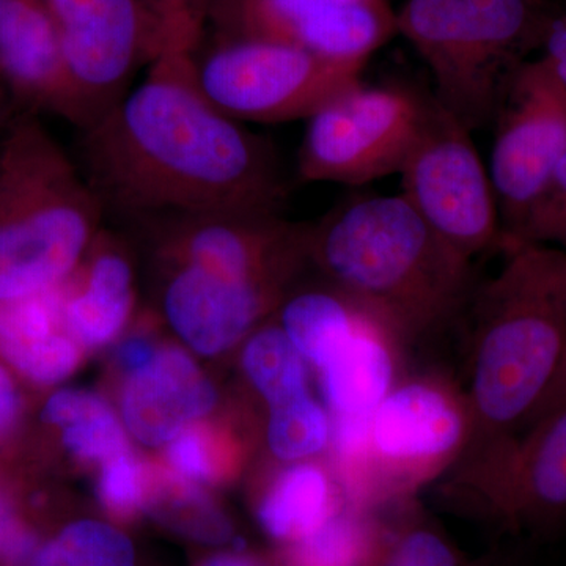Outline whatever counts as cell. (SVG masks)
Here are the masks:
<instances>
[{
    "label": "cell",
    "instance_id": "6da1fadb",
    "mask_svg": "<svg viewBox=\"0 0 566 566\" xmlns=\"http://www.w3.org/2000/svg\"><path fill=\"white\" fill-rule=\"evenodd\" d=\"M80 148L104 211L279 216L286 200L274 148L205 98L192 51L153 59L136 87L81 129Z\"/></svg>",
    "mask_w": 566,
    "mask_h": 566
},
{
    "label": "cell",
    "instance_id": "7a4b0ae2",
    "mask_svg": "<svg viewBox=\"0 0 566 566\" xmlns=\"http://www.w3.org/2000/svg\"><path fill=\"white\" fill-rule=\"evenodd\" d=\"M504 264L475 296L471 430L460 465L515 438L557 374L566 338V252L504 237Z\"/></svg>",
    "mask_w": 566,
    "mask_h": 566
},
{
    "label": "cell",
    "instance_id": "3957f363",
    "mask_svg": "<svg viewBox=\"0 0 566 566\" xmlns=\"http://www.w3.org/2000/svg\"><path fill=\"white\" fill-rule=\"evenodd\" d=\"M308 256L397 345L446 326L471 297V263L398 196L353 197L308 230Z\"/></svg>",
    "mask_w": 566,
    "mask_h": 566
},
{
    "label": "cell",
    "instance_id": "277c9868",
    "mask_svg": "<svg viewBox=\"0 0 566 566\" xmlns=\"http://www.w3.org/2000/svg\"><path fill=\"white\" fill-rule=\"evenodd\" d=\"M104 212L80 164L43 126L14 123L0 145V304L69 281Z\"/></svg>",
    "mask_w": 566,
    "mask_h": 566
},
{
    "label": "cell",
    "instance_id": "5b68a950",
    "mask_svg": "<svg viewBox=\"0 0 566 566\" xmlns=\"http://www.w3.org/2000/svg\"><path fill=\"white\" fill-rule=\"evenodd\" d=\"M395 14L397 33L431 71L436 102L472 133L494 120L521 57L551 21L543 0H405Z\"/></svg>",
    "mask_w": 566,
    "mask_h": 566
},
{
    "label": "cell",
    "instance_id": "8992f818",
    "mask_svg": "<svg viewBox=\"0 0 566 566\" xmlns=\"http://www.w3.org/2000/svg\"><path fill=\"white\" fill-rule=\"evenodd\" d=\"M193 77L205 98L245 123L307 120L345 91L367 63L335 61L274 41L226 36L202 57Z\"/></svg>",
    "mask_w": 566,
    "mask_h": 566
},
{
    "label": "cell",
    "instance_id": "52a82bcc",
    "mask_svg": "<svg viewBox=\"0 0 566 566\" xmlns=\"http://www.w3.org/2000/svg\"><path fill=\"white\" fill-rule=\"evenodd\" d=\"M430 99L403 85L354 82L307 118L297 178L363 186L400 174Z\"/></svg>",
    "mask_w": 566,
    "mask_h": 566
},
{
    "label": "cell",
    "instance_id": "ba28073f",
    "mask_svg": "<svg viewBox=\"0 0 566 566\" xmlns=\"http://www.w3.org/2000/svg\"><path fill=\"white\" fill-rule=\"evenodd\" d=\"M398 175L405 199L453 251L469 262L501 251L505 234L490 172L471 129L434 96Z\"/></svg>",
    "mask_w": 566,
    "mask_h": 566
},
{
    "label": "cell",
    "instance_id": "9c48e42d",
    "mask_svg": "<svg viewBox=\"0 0 566 566\" xmlns=\"http://www.w3.org/2000/svg\"><path fill=\"white\" fill-rule=\"evenodd\" d=\"M63 61L80 104L82 125H91L129 91L137 62L164 50L158 22L144 0H44Z\"/></svg>",
    "mask_w": 566,
    "mask_h": 566
},
{
    "label": "cell",
    "instance_id": "30bf717a",
    "mask_svg": "<svg viewBox=\"0 0 566 566\" xmlns=\"http://www.w3.org/2000/svg\"><path fill=\"white\" fill-rule=\"evenodd\" d=\"M494 120L488 172L504 234H510L566 155V102L539 61L517 66Z\"/></svg>",
    "mask_w": 566,
    "mask_h": 566
},
{
    "label": "cell",
    "instance_id": "8fae6325",
    "mask_svg": "<svg viewBox=\"0 0 566 566\" xmlns=\"http://www.w3.org/2000/svg\"><path fill=\"white\" fill-rule=\"evenodd\" d=\"M458 479L512 531L545 532L566 523V406L461 465Z\"/></svg>",
    "mask_w": 566,
    "mask_h": 566
},
{
    "label": "cell",
    "instance_id": "7c38bea8",
    "mask_svg": "<svg viewBox=\"0 0 566 566\" xmlns=\"http://www.w3.org/2000/svg\"><path fill=\"white\" fill-rule=\"evenodd\" d=\"M471 430L468 401L441 379L420 378L394 386L371 417V476H385L387 491L458 461Z\"/></svg>",
    "mask_w": 566,
    "mask_h": 566
},
{
    "label": "cell",
    "instance_id": "4fadbf2b",
    "mask_svg": "<svg viewBox=\"0 0 566 566\" xmlns=\"http://www.w3.org/2000/svg\"><path fill=\"white\" fill-rule=\"evenodd\" d=\"M226 36L290 44L335 61L367 63L397 35V14L387 6L340 0H222Z\"/></svg>",
    "mask_w": 566,
    "mask_h": 566
},
{
    "label": "cell",
    "instance_id": "5bb4252c",
    "mask_svg": "<svg viewBox=\"0 0 566 566\" xmlns=\"http://www.w3.org/2000/svg\"><path fill=\"white\" fill-rule=\"evenodd\" d=\"M290 275L232 281L181 264L167 283L164 311L197 353L212 356L232 348L279 300Z\"/></svg>",
    "mask_w": 566,
    "mask_h": 566
},
{
    "label": "cell",
    "instance_id": "9a60e30c",
    "mask_svg": "<svg viewBox=\"0 0 566 566\" xmlns=\"http://www.w3.org/2000/svg\"><path fill=\"white\" fill-rule=\"evenodd\" d=\"M0 74L22 102L81 128L57 25L44 0H0Z\"/></svg>",
    "mask_w": 566,
    "mask_h": 566
},
{
    "label": "cell",
    "instance_id": "2e32d148",
    "mask_svg": "<svg viewBox=\"0 0 566 566\" xmlns=\"http://www.w3.org/2000/svg\"><path fill=\"white\" fill-rule=\"evenodd\" d=\"M214 403V387L191 357L178 348H164L126 382L123 417L139 441L159 446Z\"/></svg>",
    "mask_w": 566,
    "mask_h": 566
},
{
    "label": "cell",
    "instance_id": "e0dca14e",
    "mask_svg": "<svg viewBox=\"0 0 566 566\" xmlns=\"http://www.w3.org/2000/svg\"><path fill=\"white\" fill-rule=\"evenodd\" d=\"M0 357L41 386L57 385L80 364V342L63 319V283L28 300L0 304Z\"/></svg>",
    "mask_w": 566,
    "mask_h": 566
},
{
    "label": "cell",
    "instance_id": "ac0fdd59",
    "mask_svg": "<svg viewBox=\"0 0 566 566\" xmlns=\"http://www.w3.org/2000/svg\"><path fill=\"white\" fill-rule=\"evenodd\" d=\"M394 346L390 335L360 308L356 329L319 370L331 417H374L394 389Z\"/></svg>",
    "mask_w": 566,
    "mask_h": 566
},
{
    "label": "cell",
    "instance_id": "d6986e66",
    "mask_svg": "<svg viewBox=\"0 0 566 566\" xmlns=\"http://www.w3.org/2000/svg\"><path fill=\"white\" fill-rule=\"evenodd\" d=\"M133 305V273L122 253L106 249L87 273L63 283V319L82 345L107 344L125 326Z\"/></svg>",
    "mask_w": 566,
    "mask_h": 566
},
{
    "label": "cell",
    "instance_id": "ffe728a7",
    "mask_svg": "<svg viewBox=\"0 0 566 566\" xmlns=\"http://www.w3.org/2000/svg\"><path fill=\"white\" fill-rule=\"evenodd\" d=\"M345 501L323 469L296 464L285 469L263 494L256 520L264 534L285 546L322 526Z\"/></svg>",
    "mask_w": 566,
    "mask_h": 566
},
{
    "label": "cell",
    "instance_id": "44dd1931",
    "mask_svg": "<svg viewBox=\"0 0 566 566\" xmlns=\"http://www.w3.org/2000/svg\"><path fill=\"white\" fill-rule=\"evenodd\" d=\"M142 510L174 532L221 545L232 536V526L219 506L193 483L159 465H140Z\"/></svg>",
    "mask_w": 566,
    "mask_h": 566
},
{
    "label": "cell",
    "instance_id": "7402d4cb",
    "mask_svg": "<svg viewBox=\"0 0 566 566\" xmlns=\"http://www.w3.org/2000/svg\"><path fill=\"white\" fill-rule=\"evenodd\" d=\"M360 307L340 290H311L283 303L281 327L297 353L318 370L348 340Z\"/></svg>",
    "mask_w": 566,
    "mask_h": 566
},
{
    "label": "cell",
    "instance_id": "603a6c76",
    "mask_svg": "<svg viewBox=\"0 0 566 566\" xmlns=\"http://www.w3.org/2000/svg\"><path fill=\"white\" fill-rule=\"evenodd\" d=\"M386 528L345 501L322 526L283 546L281 566H367Z\"/></svg>",
    "mask_w": 566,
    "mask_h": 566
},
{
    "label": "cell",
    "instance_id": "cb8c5ba5",
    "mask_svg": "<svg viewBox=\"0 0 566 566\" xmlns=\"http://www.w3.org/2000/svg\"><path fill=\"white\" fill-rule=\"evenodd\" d=\"M41 420L61 428L62 441L71 453L85 460H102L128 452L125 433L109 406L84 390L52 394L41 411Z\"/></svg>",
    "mask_w": 566,
    "mask_h": 566
},
{
    "label": "cell",
    "instance_id": "d4e9b609",
    "mask_svg": "<svg viewBox=\"0 0 566 566\" xmlns=\"http://www.w3.org/2000/svg\"><path fill=\"white\" fill-rule=\"evenodd\" d=\"M31 566H136V549L120 528L80 520L44 535Z\"/></svg>",
    "mask_w": 566,
    "mask_h": 566
},
{
    "label": "cell",
    "instance_id": "484cf974",
    "mask_svg": "<svg viewBox=\"0 0 566 566\" xmlns=\"http://www.w3.org/2000/svg\"><path fill=\"white\" fill-rule=\"evenodd\" d=\"M245 374L268 406L308 392L303 356L282 327H264L252 335L243 354Z\"/></svg>",
    "mask_w": 566,
    "mask_h": 566
},
{
    "label": "cell",
    "instance_id": "4316f807",
    "mask_svg": "<svg viewBox=\"0 0 566 566\" xmlns=\"http://www.w3.org/2000/svg\"><path fill=\"white\" fill-rule=\"evenodd\" d=\"M331 438V416L311 392L270 406L268 444L282 461L318 455Z\"/></svg>",
    "mask_w": 566,
    "mask_h": 566
},
{
    "label": "cell",
    "instance_id": "83f0119b",
    "mask_svg": "<svg viewBox=\"0 0 566 566\" xmlns=\"http://www.w3.org/2000/svg\"><path fill=\"white\" fill-rule=\"evenodd\" d=\"M464 562L441 528L416 521L387 531L367 566H463Z\"/></svg>",
    "mask_w": 566,
    "mask_h": 566
},
{
    "label": "cell",
    "instance_id": "f1b7e54d",
    "mask_svg": "<svg viewBox=\"0 0 566 566\" xmlns=\"http://www.w3.org/2000/svg\"><path fill=\"white\" fill-rule=\"evenodd\" d=\"M512 240L553 245L566 252V155L512 233Z\"/></svg>",
    "mask_w": 566,
    "mask_h": 566
},
{
    "label": "cell",
    "instance_id": "f546056e",
    "mask_svg": "<svg viewBox=\"0 0 566 566\" xmlns=\"http://www.w3.org/2000/svg\"><path fill=\"white\" fill-rule=\"evenodd\" d=\"M167 455L181 474L205 482L222 479L232 464V453L227 449L226 439L207 424H193L181 430L175 436Z\"/></svg>",
    "mask_w": 566,
    "mask_h": 566
},
{
    "label": "cell",
    "instance_id": "4dcf8cb0",
    "mask_svg": "<svg viewBox=\"0 0 566 566\" xmlns=\"http://www.w3.org/2000/svg\"><path fill=\"white\" fill-rule=\"evenodd\" d=\"M43 536L9 488L0 483V566H31Z\"/></svg>",
    "mask_w": 566,
    "mask_h": 566
},
{
    "label": "cell",
    "instance_id": "1f68e13d",
    "mask_svg": "<svg viewBox=\"0 0 566 566\" xmlns=\"http://www.w3.org/2000/svg\"><path fill=\"white\" fill-rule=\"evenodd\" d=\"M98 493L112 515L129 517L142 509L140 465L128 452L104 463Z\"/></svg>",
    "mask_w": 566,
    "mask_h": 566
},
{
    "label": "cell",
    "instance_id": "d6a6232c",
    "mask_svg": "<svg viewBox=\"0 0 566 566\" xmlns=\"http://www.w3.org/2000/svg\"><path fill=\"white\" fill-rule=\"evenodd\" d=\"M150 13L158 22L164 48L192 50L197 36V20L191 0H150Z\"/></svg>",
    "mask_w": 566,
    "mask_h": 566
},
{
    "label": "cell",
    "instance_id": "836d02e7",
    "mask_svg": "<svg viewBox=\"0 0 566 566\" xmlns=\"http://www.w3.org/2000/svg\"><path fill=\"white\" fill-rule=\"evenodd\" d=\"M543 55L538 59L566 102V11L551 18L542 39Z\"/></svg>",
    "mask_w": 566,
    "mask_h": 566
},
{
    "label": "cell",
    "instance_id": "e575fe53",
    "mask_svg": "<svg viewBox=\"0 0 566 566\" xmlns=\"http://www.w3.org/2000/svg\"><path fill=\"white\" fill-rule=\"evenodd\" d=\"M24 400L7 363H0V444L9 441L20 427Z\"/></svg>",
    "mask_w": 566,
    "mask_h": 566
},
{
    "label": "cell",
    "instance_id": "d590c367",
    "mask_svg": "<svg viewBox=\"0 0 566 566\" xmlns=\"http://www.w3.org/2000/svg\"><path fill=\"white\" fill-rule=\"evenodd\" d=\"M564 406H566V338L557 374L554 376L549 389L546 390L545 397H543L542 401L536 406L534 415L528 417L526 427H524L523 430H526L528 424L536 422V420L549 415V412L556 411L558 408H564Z\"/></svg>",
    "mask_w": 566,
    "mask_h": 566
},
{
    "label": "cell",
    "instance_id": "8d00e7d4",
    "mask_svg": "<svg viewBox=\"0 0 566 566\" xmlns=\"http://www.w3.org/2000/svg\"><path fill=\"white\" fill-rule=\"evenodd\" d=\"M155 354L150 342L134 337L120 345L117 357L123 367L134 374V371L140 370L142 367L150 363Z\"/></svg>",
    "mask_w": 566,
    "mask_h": 566
},
{
    "label": "cell",
    "instance_id": "74e56055",
    "mask_svg": "<svg viewBox=\"0 0 566 566\" xmlns=\"http://www.w3.org/2000/svg\"><path fill=\"white\" fill-rule=\"evenodd\" d=\"M203 566H264L260 564L255 558L244 556V554H219V556H214L208 558L205 562Z\"/></svg>",
    "mask_w": 566,
    "mask_h": 566
},
{
    "label": "cell",
    "instance_id": "f35d334b",
    "mask_svg": "<svg viewBox=\"0 0 566 566\" xmlns=\"http://www.w3.org/2000/svg\"><path fill=\"white\" fill-rule=\"evenodd\" d=\"M463 566H520L504 556H485L474 562H464Z\"/></svg>",
    "mask_w": 566,
    "mask_h": 566
},
{
    "label": "cell",
    "instance_id": "ab89813d",
    "mask_svg": "<svg viewBox=\"0 0 566 566\" xmlns=\"http://www.w3.org/2000/svg\"><path fill=\"white\" fill-rule=\"evenodd\" d=\"M346 3H363V6H387L389 0H340Z\"/></svg>",
    "mask_w": 566,
    "mask_h": 566
}]
</instances>
